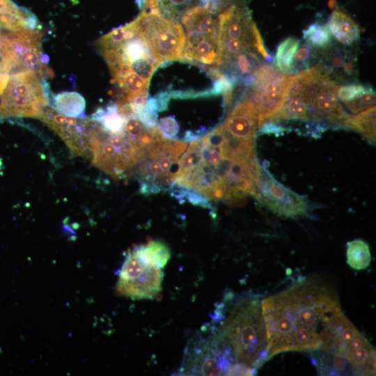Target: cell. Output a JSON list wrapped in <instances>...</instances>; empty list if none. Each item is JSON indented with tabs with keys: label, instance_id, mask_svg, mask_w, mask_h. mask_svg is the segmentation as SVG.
I'll return each mask as SVG.
<instances>
[{
	"label": "cell",
	"instance_id": "cell-26",
	"mask_svg": "<svg viewBox=\"0 0 376 376\" xmlns=\"http://www.w3.org/2000/svg\"><path fill=\"white\" fill-rule=\"evenodd\" d=\"M299 44L300 41L298 39L289 37L278 46L275 63L279 71L287 75L290 74L294 57Z\"/></svg>",
	"mask_w": 376,
	"mask_h": 376
},
{
	"label": "cell",
	"instance_id": "cell-2",
	"mask_svg": "<svg viewBox=\"0 0 376 376\" xmlns=\"http://www.w3.org/2000/svg\"><path fill=\"white\" fill-rule=\"evenodd\" d=\"M217 126L190 142L178 162L174 184L212 200L233 202L253 196L262 166L257 157H231L223 148Z\"/></svg>",
	"mask_w": 376,
	"mask_h": 376
},
{
	"label": "cell",
	"instance_id": "cell-24",
	"mask_svg": "<svg viewBox=\"0 0 376 376\" xmlns=\"http://www.w3.org/2000/svg\"><path fill=\"white\" fill-rule=\"evenodd\" d=\"M205 0H158L157 9L161 16L166 19L180 23L182 17L197 6L203 4Z\"/></svg>",
	"mask_w": 376,
	"mask_h": 376
},
{
	"label": "cell",
	"instance_id": "cell-14",
	"mask_svg": "<svg viewBox=\"0 0 376 376\" xmlns=\"http://www.w3.org/2000/svg\"><path fill=\"white\" fill-rule=\"evenodd\" d=\"M63 139L75 156H91V139L95 124L94 119L68 117L53 108L45 107L38 118Z\"/></svg>",
	"mask_w": 376,
	"mask_h": 376
},
{
	"label": "cell",
	"instance_id": "cell-31",
	"mask_svg": "<svg viewBox=\"0 0 376 376\" xmlns=\"http://www.w3.org/2000/svg\"><path fill=\"white\" fill-rule=\"evenodd\" d=\"M353 113H359L373 107H375V92L372 88L358 99L344 104Z\"/></svg>",
	"mask_w": 376,
	"mask_h": 376
},
{
	"label": "cell",
	"instance_id": "cell-17",
	"mask_svg": "<svg viewBox=\"0 0 376 376\" xmlns=\"http://www.w3.org/2000/svg\"><path fill=\"white\" fill-rule=\"evenodd\" d=\"M233 136L247 141H256L258 130V118L253 104L241 99L221 123Z\"/></svg>",
	"mask_w": 376,
	"mask_h": 376
},
{
	"label": "cell",
	"instance_id": "cell-22",
	"mask_svg": "<svg viewBox=\"0 0 376 376\" xmlns=\"http://www.w3.org/2000/svg\"><path fill=\"white\" fill-rule=\"evenodd\" d=\"M85 108L84 98L77 92H62L53 97V109L59 114L68 117H84Z\"/></svg>",
	"mask_w": 376,
	"mask_h": 376
},
{
	"label": "cell",
	"instance_id": "cell-5",
	"mask_svg": "<svg viewBox=\"0 0 376 376\" xmlns=\"http://www.w3.org/2000/svg\"><path fill=\"white\" fill-rule=\"evenodd\" d=\"M235 363L230 346L211 324L189 340L179 373L184 375H226Z\"/></svg>",
	"mask_w": 376,
	"mask_h": 376
},
{
	"label": "cell",
	"instance_id": "cell-27",
	"mask_svg": "<svg viewBox=\"0 0 376 376\" xmlns=\"http://www.w3.org/2000/svg\"><path fill=\"white\" fill-rule=\"evenodd\" d=\"M93 119L100 122L106 129L117 132L123 130L125 118L120 112L116 104L97 110Z\"/></svg>",
	"mask_w": 376,
	"mask_h": 376
},
{
	"label": "cell",
	"instance_id": "cell-12",
	"mask_svg": "<svg viewBox=\"0 0 376 376\" xmlns=\"http://www.w3.org/2000/svg\"><path fill=\"white\" fill-rule=\"evenodd\" d=\"M41 32L22 29L0 33V58L10 72L43 70Z\"/></svg>",
	"mask_w": 376,
	"mask_h": 376
},
{
	"label": "cell",
	"instance_id": "cell-23",
	"mask_svg": "<svg viewBox=\"0 0 376 376\" xmlns=\"http://www.w3.org/2000/svg\"><path fill=\"white\" fill-rule=\"evenodd\" d=\"M343 129L355 130L368 141L375 143V107H373L354 116H350L345 120Z\"/></svg>",
	"mask_w": 376,
	"mask_h": 376
},
{
	"label": "cell",
	"instance_id": "cell-33",
	"mask_svg": "<svg viewBox=\"0 0 376 376\" xmlns=\"http://www.w3.org/2000/svg\"><path fill=\"white\" fill-rule=\"evenodd\" d=\"M157 1L158 0H147L143 7V10H157Z\"/></svg>",
	"mask_w": 376,
	"mask_h": 376
},
{
	"label": "cell",
	"instance_id": "cell-25",
	"mask_svg": "<svg viewBox=\"0 0 376 376\" xmlns=\"http://www.w3.org/2000/svg\"><path fill=\"white\" fill-rule=\"evenodd\" d=\"M346 256L347 264L354 269H365L371 262L369 246L360 239L347 243Z\"/></svg>",
	"mask_w": 376,
	"mask_h": 376
},
{
	"label": "cell",
	"instance_id": "cell-28",
	"mask_svg": "<svg viewBox=\"0 0 376 376\" xmlns=\"http://www.w3.org/2000/svg\"><path fill=\"white\" fill-rule=\"evenodd\" d=\"M320 55V52L316 48L304 41L296 52L289 75L311 68Z\"/></svg>",
	"mask_w": 376,
	"mask_h": 376
},
{
	"label": "cell",
	"instance_id": "cell-29",
	"mask_svg": "<svg viewBox=\"0 0 376 376\" xmlns=\"http://www.w3.org/2000/svg\"><path fill=\"white\" fill-rule=\"evenodd\" d=\"M303 38L316 49H325L331 43V33L325 24L313 22L303 31Z\"/></svg>",
	"mask_w": 376,
	"mask_h": 376
},
{
	"label": "cell",
	"instance_id": "cell-32",
	"mask_svg": "<svg viewBox=\"0 0 376 376\" xmlns=\"http://www.w3.org/2000/svg\"><path fill=\"white\" fill-rule=\"evenodd\" d=\"M258 130L261 134H274L276 136H279L283 134L286 129L278 125L277 123L267 122L263 124Z\"/></svg>",
	"mask_w": 376,
	"mask_h": 376
},
{
	"label": "cell",
	"instance_id": "cell-3",
	"mask_svg": "<svg viewBox=\"0 0 376 376\" xmlns=\"http://www.w3.org/2000/svg\"><path fill=\"white\" fill-rule=\"evenodd\" d=\"M211 324L224 337L236 363L257 369L268 359L265 326L261 305L252 297H242L227 313L220 304Z\"/></svg>",
	"mask_w": 376,
	"mask_h": 376
},
{
	"label": "cell",
	"instance_id": "cell-7",
	"mask_svg": "<svg viewBox=\"0 0 376 376\" xmlns=\"http://www.w3.org/2000/svg\"><path fill=\"white\" fill-rule=\"evenodd\" d=\"M145 150L127 136L124 130L113 132L95 120L91 139L92 164L114 178H120L137 166Z\"/></svg>",
	"mask_w": 376,
	"mask_h": 376
},
{
	"label": "cell",
	"instance_id": "cell-11",
	"mask_svg": "<svg viewBox=\"0 0 376 376\" xmlns=\"http://www.w3.org/2000/svg\"><path fill=\"white\" fill-rule=\"evenodd\" d=\"M252 75L253 84L244 91L241 99L253 104L258 113L259 129L269 122L281 108L292 76L265 63Z\"/></svg>",
	"mask_w": 376,
	"mask_h": 376
},
{
	"label": "cell",
	"instance_id": "cell-30",
	"mask_svg": "<svg viewBox=\"0 0 376 376\" xmlns=\"http://www.w3.org/2000/svg\"><path fill=\"white\" fill-rule=\"evenodd\" d=\"M372 88L357 83L346 84L338 86L336 95L338 100L345 104L359 98Z\"/></svg>",
	"mask_w": 376,
	"mask_h": 376
},
{
	"label": "cell",
	"instance_id": "cell-1",
	"mask_svg": "<svg viewBox=\"0 0 376 376\" xmlns=\"http://www.w3.org/2000/svg\"><path fill=\"white\" fill-rule=\"evenodd\" d=\"M261 311L269 358L283 352L320 349L343 313L336 295L324 286L305 283L264 299Z\"/></svg>",
	"mask_w": 376,
	"mask_h": 376
},
{
	"label": "cell",
	"instance_id": "cell-16",
	"mask_svg": "<svg viewBox=\"0 0 376 376\" xmlns=\"http://www.w3.org/2000/svg\"><path fill=\"white\" fill-rule=\"evenodd\" d=\"M162 269L147 267L128 280H118L117 292L133 300L153 299L162 290Z\"/></svg>",
	"mask_w": 376,
	"mask_h": 376
},
{
	"label": "cell",
	"instance_id": "cell-15",
	"mask_svg": "<svg viewBox=\"0 0 376 376\" xmlns=\"http://www.w3.org/2000/svg\"><path fill=\"white\" fill-rule=\"evenodd\" d=\"M357 58L351 49L332 42L320 52L318 63L322 71L337 84L355 83Z\"/></svg>",
	"mask_w": 376,
	"mask_h": 376
},
{
	"label": "cell",
	"instance_id": "cell-18",
	"mask_svg": "<svg viewBox=\"0 0 376 376\" xmlns=\"http://www.w3.org/2000/svg\"><path fill=\"white\" fill-rule=\"evenodd\" d=\"M327 27L336 40L349 46L357 42L360 31L357 23L345 12L336 9L330 15Z\"/></svg>",
	"mask_w": 376,
	"mask_h": 376
},
{
	"label": "cell",
	"instance_id": "cell-6",
	"mask_svg": "<svg viewBox=\"0 0 376 376\" xmlns=\"http://www.w3.org/2000/svg\"><path fill=\"white\" fill-rule=\"evenodd\" d=\"M185 142L171 140L159 134L137 165L136 174L142 194H156L174 185L179 159L187 147Z\"/></svg>",
	"mask_w": 376,
	"mask_h": 376
},
{
	"label": "cell",
	"instance_id": "cell-9",
	"mask_svg": "<svg viewBox=\"0 0 376 376\" xmlns=\"http://www.w3.org/2000/svg\"><path fill=\"white\" fill-rule=\"evenodd\" d=\"M319 350L345 358L357 375L375 373L374 348L344 313L337 318Z\"/></svg>",
	"mask_w": 376,
	"mask_h": 376
},
{
	"label": "cell",
	"instance_id": "cell-4",
	"mask_svg": "<svg viewBox=\"0 0 376 376\" xmlns=\"http://www.w3.org/2000/svg\"><path fill=\"white\" fill-rule=\"evenodd\" d=\"M220 3L210 0L187 12L180 22L185 36L182 58L218 67Z\"/></svg>",
	"mask_w": 376,
	"mask_h": 376
},
{
	"label": "cell",
	"instance_id": "cell-19",
	"mask_svg": "<svg viewBox=\"0 0 376 376\" xmlns=\"http://www.w3.org/2000/svg\"><path fill=\"white\" fill-rule=\"evenodd\" d=\"M36 17L26 9L19 8L10 0H0V27L8 31L36 29Z\"/></svg>",
	"mask_w": 376,
	"mask_h": 376
},
{
	"label": "cell",
	"instance_id": "cell-8",
	"mask_svg": "<svg viewBox=\"0 0 376 376\" xmlns=\"http://www.w3.org/2000/svg\"><path fill=\"white\" fill-rule=\"evenodd\" d=\"M48 104L47 83L40 73L15 72L9 77L0 95V118H39Z\"/></svg>",
	"mask_w": 376,
	"mask_h": 376
},
{
	"label": "cell",
	"instance_id": "cell-21",
	"mask_svg": "<svg viewBox=\"0 0 376 376\" xmlns=\"http://www.w3.org/2000/svg\"><path fill=\"white\" fill-rule=\"evenodd\" d=\"M132 249L146 265L159 269L164 268L171 258L169 247L159 241H150Z\"/></svg>",
	"mask_w": 376,
	"mask_h": 376
},
{
	"label": "cell",
	"instance_id": "cell-10",
	"mask_svg": "<svg viewBox=\"0 0 376 376\" xmlns=\"http://www.w3.org/2000/svg\"><path fill=\"white\" fill-rule=\"evenodd\" d=\"M130 24L146 40L152 54L162 62L182 58L185 36L180 23L166 19L157 10H143Z\"/></svg>",
	"mask_w": 376,
	"mask_h": 376
},
{
	"label": "cell",
	"instance_id": "cell-13",
	"mask_svg": "<svg viewBox=\"0 0 376 376\" xmlns=\"http://www.w3.org/2000/svg\"><path fill=\"white\" fill-rule=\"evenodd\" d=\"M253 196L260 205L281 217L294 218L308 212L306 198L276 180L263 167Z\"/></svg>",
	"mask_w": 376,
	"mask_h": 376
},
{
	"label": "cell",
	"instance_id": "cell-20",
	"mask_svg": "<svg viewBox=\"0 0 376 376\" xmlns=\"http://www.w3.org/2000/svg\"><path fill=\"white\" fill-rule=\"evenodd\" d=\"M313 363L320 375H356L350 363L343 357L321 350H313Z\"/></svg>",
	"mask_w": 376,
	"mask_h": 376
}]
</instances>
